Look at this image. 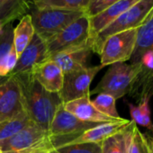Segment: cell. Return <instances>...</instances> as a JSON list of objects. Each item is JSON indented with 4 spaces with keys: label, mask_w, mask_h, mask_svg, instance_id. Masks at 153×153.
I'll return each mask as SVG.
<instances>
[{
    "label": "cell",
    "mask_w": 153,
    "mask_h": 153,
    "mask_svg": "<svg viewBox=\"0 0 153 153\" xmlns=\"http://www.w3.org/2000/svg\"><path fill=\"white\" fill-rule=\"evenodd\" d=\"M63 106L65 110H67L76 117H78L79 119L85 122L105 123L116 122L123 119H115L99 112L91 103L90 97H85L82 98H79L65 103L63 104Z\"/></svg>",
    "instance_id": "9a60e30c"
},
{
    "label": "cell",
    "mask_w": 153,
    "mask_h": 153,
    "mask_svg": "<svg viewBox=\"0 0 153 153\" xmlns=\"http://www.w3.org/2000/svg\"><path fill=\"white\" fill-rule=\"evenodd\" d=\"M152 9L153 0H140L128 10L123 12L91 41L93 52L99 54L104 42L109 36L123 31L138 29L146 20Z\"/></svg>",
    "instance_id": "7a4b0ae2"
},
{
    "label": "cell",
    "mask_w": 153,
    "mask_h": 153,
    "mask_svg": "<svg viewBox=\"0 0 153 153\" xmlns=\"http://www.w3.org/2000/svg\"><path fill=\"white\" fill-rule=\"evenodd\" d=\"M152 153H153V139H152Z\"/></svg>",
    "instance_id": "f546056e"
},
{
    "label": "cell",
    "mask_w": 153,
    "mask_h": 153,
    "mask_svg": "<svg viewBox=\"0 0 153 153\" xmlns=\"http://www.w3.org/2000/svg\"><path fill=\"white\" fill-rule=\"evenodd\" d=\"M13 36L12 23L0 30V84L10 76L18 59L13 43Z\"/></svg>",
    "instance_id": "4fadbf2b"
},
{
    "label": "cell",
    "mask_w": 153,
    "mask_h": 153,
    "mask_svg": "<svg viewBox=\"0 0 153 153\" xmlns=\"http://www.w3.org/2000/svg\"><path fill=\"white\" fill-rule=\"evenodd\" d=\"M153 46V9L137 30V40L134 51L130 59L131 64H137L141 54Z\"/></svg>",
    "instance_id": "44dd1931"
},
{
    "label": "cell",
    "mask_w": 153,
    "mask_h": 153,
    "mask_svg": "<svg viewBox=\"0 0 153 153\" xmlns=\"http://www.w3.org/2000/svg\"><path fill=\"white\" fill-rule=\"evenodd\" d=\"M46 44L49 58L65 51L85 46L91 47L89 17L84 15L76 19L59 33L46 41Z\"/></svg>",
    "instance_id": "277c9868"
},
{
    "label": "cell",
    "mask_w": 153,
    "mask_h": 153,
    "mask_svg": "<svg viewBox=\"0 0 153 153\" xmlns=\"http://www.w3.org/2000/svg\"><path fill=\"white\" fill-rule=\"evenodd\" d=\"M32 121L25 112L17 117L0 123V141L12 136L22 128L26 126Z\"/></svg>",
    "instance_id": "d4e9b609"
},
{
    "label": "cell",
    "mask_w": 153,
    "mask_h": 153,
    "mask_svg": "<svg viewBox=\"0 0 153 153\" xmlns=\"http://www.w3.org/2000/svg\"><path fill=\"white\" fill-rule=\"evenodd\" d=\"M15 76L21 88L25 111L30 120L49 131L51 123L62 101L59 93L45 90L31 73Z\"/></svg>",
    "instance_id": "6da1fadb"
},
{
    "label": "cell",
    "mask_w": 153,
    "mask_h": 153,
    "mask_svg": "<svg viewBox=\"0 0 153 153\" xmlns=\"http://www.w3.org/2000/svg\"><path fill=\"white\" fill-rule=\"evenodd\" d=\"M34 33L35 32L32 23L31 16L26 14L20 19V22L16 28H14L13 43L18 57L30 43Z\"/></svg>",
    "instance_id": "7402d4cb"
},
{
    "label": "cell",
    "mask_w": 153,
    "mask_h": 153,
    "mask_svg": "<svg viewBox=\"0 0 153 153\" xmlns=\"http://www.w3.org/2000/svg\"><path fill=\"white\" fill-rule=\"evenodd\" d=\"M131 123V120L121 119L116 122L112 123H101L85 132L79 135L75 138L69 144L75 143H86V142H93V143H101L105 139L110 136L115 134L116 132L123 130Z\"/></svg>",
    "instance_id": "ac0fdd59"
},
{
    "label": "cell",
    "mask_w": 153,
    "mask_h": 153,
    "mask_svg": "<svg viewBox=\"0 0 153 153\" xmlns=\"http://www.w3.org/2000/svg\"><path fill=\"white\" fill-rule=\"evenodd\" d=\"M118 1L120 0H89L86 16L88 17L95 16Z\"/></svg>",
    "instance_id": "f1b7e54d"
},
{
    "label": "cell",
    "mask_w": 153,
    "mask_h": 153,
    "mask_svg": "<svg viewBox=\"0 0 153 153\" xmlns=\"http://www.w3.org/2000/svg\"><path fill=\"white\" fill-rule=\"evenodd\" d=\"M30 9L29 0H0V30L15 19H21Z\"/></svg>",
    "instance_id": "ffe728a7"
},
{
    "label": "cell",
    "mask_w": 153,
    "mask_h": 153,
    "mask_svg": "<svg viewBox=\"0 0 153 153\" xmlns=\"http://www.w3.org/2000/svg\"><path fill=\"white\" fill-rule=\"evenodd\" d=\"M137 64L140 70L128 95L140 102L153 95V46L141 54Z\"/></svg>",
    "instance_id": "30bf717a"
},
{
    "label": "cell",
    "mask_w": 153,
    "mask_h": 153,
    "mask_svg": "<svg viewBox=\"0 0 153 153\" xmlns=\"http://www.w3.org/2000/svg\"><path fill=\"white\" fill-rule=\"evenodd\" d=\"M89 0H30L31 5L38 9H61L79 11L86 14Z\"/></svg>",
    "instance_id": "603a6c76"
},
{
    "label": "cell",
    "mask_w": 153,
    "mask_h": 153,
    "mask_svg": "<svg viewBox=\"0 0 153 153\" xmlns=\"http://www.w3.org/2000/svg\"><path fill=\"white\" fill-rule=\"evenodd\" d=\"M138 64L117 62L110 65L91 94H108L116 100L128 95L135 76L139 73Z\"/></svg>",
    "instance_id": "3957f363"
},
{
    "label": "cell",
    "mask_w": 153,
    "mask_h": 153,
    "mask_svg": "<svg viewBox=\"0 0 153 153\" xmlns=\"http://www.w3.org/2000/svg\"><path fill=\"white\" fill-rule=\"evenodd\" d=\"M135 123H131L120 131L101 142L102 153H129Z\"/></svg>",
    "instance_id": "d6986e66"
},
{
    "label": "cell",
    "mask_w": 153,
    "mask_h": 153,
    "mask_svg": "<svg viewBox=\"0 0 153 153\" xmlns=\"http://www.w3.org/2000/svg\"><path fill=\"white\" fill-rule=\"evenodd\" d=\"M0 153H1V151H0Z\"/></svg>",
    "instance_id": "4dcf8cb0"
},
{
    "label": "cell",
    "mask_w": 153,
    "mask_h": 153,
    "mask_svg": "<svg viewBox=\"0 0 153 153\" xmlns=\"http://www.w3.org/2000/svg\"><path fill=\"white\" fill-rule=\"evenodd\" d=\"M29 1H30V0H29Z\"/></svg>",
    "instance_id": "1f68e13d"
},
{
    "label": "cell",
    "mask_w": 153,
    "mask_h": 153,
    "mask_svg": "<svg viewBox=\"0 0 153 153\" xmlns=\"http://www.w3.org/2000/svg\"><path fill=\"white\" fill-rule=\"evenodd\" d=\"M49 153H102L101 143H75L52 149Z\"/></svg>",
    "instance_id": "83f0119b"
},
{
    "label": "cell",
    "mask_w": 153,
    "mask_h": 153,
    "mask_svg": "<svg viewBox=\"0 0 153 153\" xmlns=\"http://www.w3.org/2000/svg\"><path fill=\"white\" fill-rule=\"evenodd\" d=\"M153 137L142 133L135 125L129 153H152Z\"/></svg>",
    "instance_id": "484cf974"
},
{
    "label": "cell",
    "mask_w": 153,
    "mask_h": 153,
    "mask_svg": "<svg viewBox=\"0 0 153 153\" xmlns=\"http://www.w3.org/2000/svg\"><path fill=\"white\" fill-rule=\"evenodd\" d=\"M48 58L46 42L38 34L34 33L30 43L18 57L16 65L10 76L31 73L34 67L47 60Z\"/></svg>",
    "instance_id": "7c38bea8"
},
{
    "label": "cell",
    "mask_w": 153,
    "mask_h": 153,
    "mask_svg": "<svg viewBox=\"0 0 153 153\" xmlns=\"http://www.w3.org/2000/svg\"><path fill=\"white\" fill-rule=\"evenodd\" d=\"M149 98H144L139 102V105L128 104L131 121L135 124L141 125L148 130L153 131V123L151 122V114L149 108Z\"/></svg>",
    "instance_id": "cb8c5ba5"
},
{
    "label": "cell",
    "mask_w": 153,
    "mask_h": 153,
    "mask_svg": "<svg viewBox=\"0 0 153 153\" xmlns=\"http://www.w3.org/2000/svg\"><path fill=\"white\" fill-rule=\"evenodd\" d=\"M23 97L15 76H9L0 84V123L25 113Z\"/></svg>",
    "instance_id": "9c48e42d"
},
{
    "label": "cell",
    "mask_w": 153,
    "mask_h": 153,
    "mask_svg": "<svg viewBox=\"0 0 153 153\" xmlns=\"http://www.w3.org/2000/svg\"><path fill=\"white\" fill-rule=\"evenodd\" d=\"M140 0H120L100 14L89 17L90 23V42L91 41L110 24H112L123 12L128 10Z\"/></svg>",
    "instance_id": "2e32d148"
},
{
    "label": "cell",
    "mask_w": 153,
    "mask_h": 153,
    "mask_svg": "<svg viewBox=\"0 0 153 153\" xmlns=\"http://www.w3.org/2000/svg\"><path fill=\"white\" fill-rule=\"evenodd\" d=\"M92 52L90 46H85L56 53L48 59L55 61L60 67L63 74H67L88 67L87 63Z\"/></svg>",
    "instance_id": "e0dca14e"
},
{
    "label": "cell",
    "mask_w": 153,
    "mask_h": 153,
    "mask_svg": "<svg viewBox=\"0 0 153 153\" xmlns=\"http://www.w3.org/2000/svg\"><path fill=\"white\" fill-rule=\"evenodd\" d=\"M137 30L123 31L106 38L99 53L100 65L105 67L130 60L136 45Z\"/></svg>",
    "instance_id": "8992f818"
},
{
    "label": "cell",
    "mask_w": 153,
    "mask_h": 153,
    "mask_svg": "<svg viewBox=\"0 0 153 153\" xmlns=\"http://www.w3.org/2000/svg\"><path fill=\"white\" fill-rule=\"evenodd\" d=\"M91 103L102 114L115 119L122 118L117 112L116 99L114 97L108 94H98L97 97L91 101Z\"/></svg>",
    "instance_id": "4316f807"
},
{
    "label": "cell",
    "mask_w": 153,
    "mask_h": 153,
    "mask_svg": "<svg viewBox=\"0 0 153 153\" xmlns=\"http://www.w3.org/2000/svg\"><path fill=\"white\" fill-rule=\"evenodd\" d=\"M48 131L31 122L12 136L0 141L1 153L19 152L33 149L50 138Z\"/></svg>",
    "instance_id": "ba28073f"
},
{
    "label": "cell",
    "mask_w": 153,
    "mask_h": 153,
    "mask_svg": "<svg viewBox=\"0 0 153 153\" xmlns=\"http://www.w3.org/2000/svg\"><path fill=\"white\" fill-rule=\"evenodd\" d=\"M31 74L45 90L51 93H59L61 90L64 74L55 61L47 59L42 62L34 67Z\"/></svg>",
    "instance_id": "5bb4252c"
},
{
    "label": "cell",
    "mask_w": 153,
    "mask_h": 153,
    "mask_svg": "<svg viewBox=\"0 0 153 153\" xmlns=\"http://www.w3.org/2000/svg\"><path fill=\"white\" fill-rule=\"evenodd\" d=\"M103 68L102 65L86 67L64 74L62 88L59 92L62 103L65 104L85 97H90L91 82Z\"/></svg>",
    "instance_id": "52a82bcc"
},
{
    "label": "cell",
    "mask_w": 153,
    "mask_h": 153,
    "mask_svg": "<svg viewBox=\"0 0 153 153\" xmlns=\"http://www.w3.org/2000/svg\"><path fill=\"white\" fill-rule=\"evenodd\" d=\"M34 32L45 42L59 33L71 23L86 15L79 11L61 9H30Z\"/></svg>",
    "instance_id": "5b68a950"
},
{
    "label": "cell",
    "mask_w": 153,
    "mask_h": 153,
    "mask_svg": "<svg viewBox=\"0 0 153 153\" xmlns=\"http://www.w3.org/2000/svg\"><path fill=\"white\" fill-rule=\"evenodd\" d=\"M101 123L85 122L76 117L60 105L51 123L49 132L52 136H76L99 125Z\"/></svg>",
    "instance_id": "8fae6325"
}]
</instances>
